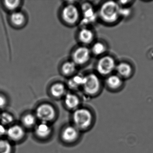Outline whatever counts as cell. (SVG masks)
<instances>
[{
  "label": "cell",
  "instance_id": "obj_9",
  "mask_svg": "<svg viewBox=\"0 0 153 153\" xmlns=\"http://www.w3.org/2000/svg\"><path fill=\"white\" fill-rule=\"evenodd\" d=\"M78 136V129L72 126L66 127L62 133V139L67 142H73L77 139Z\"/></svg>",
  "mask_w": 153,
  "mask_h": 153
},
{
  "label": "cell",
  "instance_id": "obj_10",
  "mask_svg": "<svg viewBox=\"0 0 153 153\" xmlns=\"http://www.w3.org/2000/svg\"><path fill=\"white\" fill-rule=\"evenodd\" d=\"M117 74L121 78H128L132 75L133 70L131 65L126 62H121L116 65Z\"/></svg>",
  "mask_w": 153,
  "mask_h": 153
},
{
  "label": "cell",
  "instance_id": "obj_25",
  "mask_svg": "<svg viewBox=\"0 0 153 153\" xmlns=\"http://www.w3.org/2000/svg\"><path fill=\"white\" fill-rule=\"evenodd\" d=\"M7 129L6 126L0 123V137H3L7 134Z\"/></svg>",
  "mask_w": 153,
  "mask_h": 153
},
{
  "label": "cell",
  "instance_id": "obj_17",
  "mask_svg": "<svg viewBox=\"0 0 153 153\" xmlns=\"http://www.w3.org/2000/svg\"><path fill=\"white\" fill-rule=\"evenodd\" d=\"M76 66L72 61L66 62L62 66V72L65 76L72 75L75 73L76 70Z\"/></svg>",
  "mask_w": 153,
  "mask_h": 153
},
{
  "label": "cell",
  "instance_id": "obj_18",
  "mask_svg": "<svg viewBox=\"0 0 153 153\" xmlns=\"http://www.w3.org/2000/svg\"><path fill=\"white\" fill-rule=\"evenodd\" d=\"M84 77L81 75H76L72 77L68 82L69 87L74 89L82 87L84 83Z\"/></svg>",
  "mask_w": 153,
  "mask_h": 153
},
{
  "label": "cell",
  "instance_id": "obj_24",
  "mask_svg": "<svg viewBox=\"0 0 153 153\" xmlns=\"http://www.w3.org/2000/svg\"><path fill=\"white\" fill-rule=\"evenodd\" d=\"M7 103L6 97L3 95L0 94V109L4 108Z\"/></svg>",
  "mask_w": 153,
  "mask_h": 153
},
{
  "label": "cell",
  "instance_id": "obj_4",
  "mask_svg": "<svg viewBox=\"0 0 153 153\" xmlns=\"http://www.w3.org/2000/svg\"><path fill=\"white\" fill-rule=\"evenodd\" d=\"M115 60L111 56L105 55L101 57L96 65L97 71L99 75L109 76L116 68Z\"/></svg>",
  "mask_w": 153,
  "mask_h": 153
},
{
  "label": "cell",
  "instance_id": "obj_12",
  "mask_svg": "<svg viewBox=\"0 0 153 153\" xmlns=\"http://www.w3.org/2000/svg\"><path fill=\"white\" fill-rule=\"evenodd\" d=\"M79 39L84 44H89L94 41V33L92 30L88 28H83L79 33Z\"/></svg>",
  "mask_w": 153,
  "mask_h": 153
},
{
  "label": "cell",
  "instance_id": "obj_8",
  "mask_svg": "<svg viewBox=\"0 0 153 153\" xmlns=\"http://www.w3.org/2000/svg\"><path fill=\"white\" fill-rule=\"evenodd\" d=\"M25 135V130L19 125H13L7 129L6 135L11 140L14 141L19 140L24 137Z\"/></svg>",
  "mask_w": 153,
  "mask_h": 153
},
{
  "label": "cell",
  "instance_id": "obj_14",
  "mask_svg": "<svg viewBox=\"0 0 153 153\" xmlns=\"http://www.w3.org/2000/svg\"><path fill=\"white\" fill-rule=\"evenodd\" d=\"M65 105L70 109H76L79 104V99L74 94L68 93L65 96L64 98Z\"/></svg>",
  "mask_w": 153,
  "mask_h": 153
},
{
  "label": "cell",
  "instance_id": "obj_21",
  "mask_svg": "<svg viewBox=\"0 0 153 153\" xmlns=\"http://www.w3.org/2000/svg\"><path fill=\"white\" fill-rule=\"evenodd\" d=\"M36 122V118L33 114H25L22 119V123L27 127H31L34 125Z\"/></svg>",
  "mask_w": 153,
  "mask_h": 153
},
{
  "label": "cell",
  "instance_id": "obj_22",
  "mask_svg": "<svg viewBox=\"0 0 153 153\" xmlns=\"http://www.w3.org/2000/svg\"><path fill=\"white\" fill-rule=\"evenodd\" d=\"M14 120L13 115L7 112H3L0 114L1 123L6 126L12 123Z\"/></svg>",
  "mask_w": 153,
  "mask_h": 153
},
{
  "label": "cell",
  "instance_id": "obj_5",
  "mask_svg": "<svg viewBox=\"0 0 153 153\" xmlns=\"http://www.w3.org/2000/svg\"><path fill=\"white\" fill-rule=\"evenodd\" d=\"M36 116L42 122L48 123L53 120L56 116L54 107L50 104H42L36 110Z\"/></svg>",
  "mask_w": 153,
  "mask_h": 153
},
{
  "label": "cell",
  "instance_id": "obj_6",
  "mask_svg": "<svg viewBox=\"0 0 153 153\" xmlns=\"http://www.w3.org/2000/svg\"><path fill=\"white\" fill-rule=\"evenodd\" d=\"M62 17L63 21L68 25H74L79 19V11L76 6L73 5H67L62 9Z\"/></svg>",
  "mask_w": 153,
  "mask_h": 153
},
{
  "label": "cell",
  "instance_id": "obj_13",
  "mask_svg": "<svg viewBox=\"0 0 153 153\" xmlns=\"http://www.w3.org/2000/svg\"><path fill=\"white\" fill-rule=\"evenodd\" d=\"M35 132L39 137L45 138L50 136L51 132V128L47 123L42 122L36 126Z\"/></svg>",
  "mask_w": 153,
  "mask_h": 153
},
{
  "label": "cell",
  "instance_id": "obj_20",
  "mask_svg": "<svg viewBox=\"0 0 153 153\" xmlns=\"http://www.w3.org/2000/svg\"><path fill=\"white\" fill-rule=\"evenodd\" d=\"M4 2V6L8 10L14 12L21 4V1L19 0H7Z\"/></svg>",
  "mask_w": 153,
  "mask_h": 153
},
{
  "label": "cell",
  "instance_id": "obj_23",
  "mask_svg": "<svg viewBox=\"0 0 153 153\" xmlns=\"http://www.w3.org/2000/svg\"><path fill=\"white\" fill-rule=\"evenodd\" d=\"M12 146L9 141L4 139H0V153H11Z\"/></svg>",
  "mask_w": 153,
  "mask_h": 153
},
{
  "label": "cell",
  "instance_id": "obj_19",
  "mask_svg": "<svg viewBox=\"0 0 153 153\" xmlns=\"http://www.w3.org/2000/svg\"><path fill=\"white\" fill-rule=\"evenodd\" d=\"M106 46L101 42H97L92 46V53L96 56L104 54L106 51Z\"/></svg>",
  "mask_w": 153,
  "mask_h": 153
},
{
  "label": "cell",
  "instance_id": "obj_11",
  "mask_svg": "<svg viewBox=\"0 0 153 153\" xmlns=\"http://www.w3.org/2000/svg\"><path fill=\"white\" fill-rule=\"evenodd\" d=\"M105 83L109 89L117 90L121 87L123 81L122 78L118 75H111L107 77Z\"/></svg>",
  "mask_w": 153,
  "mask_h": 153
},
{
  "label": "cell",
  "instance_id": "obj_3",
  "mask_svg": "<svg viewBox=\"0 0 153 153\" xmlns=\"http://www.w3.org/2000/svg\"><path fill=\"white\" fill-rule=\"evenodd\" d=\"M82 88L86 94L90 96L98 94L101 90V84L100 79L96 74L91 73L84 77Z\"/></svg>",
  "mask_w": 153,
  "mask_h": 153
},
{
  "label": "cell",
  "instance_id": "obj_15",
  "mask_svg": "<svg viewBox=\"0 0 153 153\" xmlns=\"http://www.w3.org/2000/svg\"><path fill=\"white\" fill-rule=\"evenodd\" d=\"M50 91L53 97L59 98L64 95L66 92V88L62 83H55L51 87Z\"/></svg>",
  "mask_w": 153,
  "mask_h": 153
},
{
  "label": "cell",
  "instance_id": "obj_1",
  "mask_svg": "<svg viewBox=\"0 0 153 153\" xmlns=\"http://www.w3.org/2000/svg\"><path fill=\"white\" fill-rule=\"evenodd\" d=\"M121 15L119 3L114 1H107L101 5L99 9L100 18L105 23L111 24L118 21Z\"/></svg>",
  "mask_w": 153,
  "mask_h": 153
},
{
  "label": "cell",
  "instance_id": "obj_2",
  "mask_svg": "<svg viewBox=\"0 0 153 153\" xmlns=\"http://www.w3.org/2000/svg\"><path fill=\"white\" fill-rule=\"evenodd\" d=\"M73 120L75 127L79 129H86L92 125L94 116L91 111L86 108H79L74 112Z\"/></svg>",
  "mask_w": 153,
  "mask_h": 153
},
{
  "label": "cell",
  "instance_id": "obj_16",
  "mask_svg": "<svg viewBox=\"0 0 153 153\" xmlns=\"http://www.w3.org/2000/svg\"><path fill=\"white\" fill-rule=\"evenodd\" d=\"M10 20L14 25L20 27L23 25L25 22V16L21 12L15 11L11 14Z\"/></svg>",
  "mask_w": 153,
  "mask_h": 153
},
{
  "label": "cell",
  "instance_id": "obj_7",
  "mask_svg": "<svg viewBox=\"0 0 153 153\" xmlns=\"http://www.w3.org/2000/svg\"><path fill=\"white\" fill-rule=\"evenodd\" d=\"M91 52L85 46H80L76 49L72 54V61L76 65H83L90 59Z\"/></svg>",
  "mask_w": 153,
  "mask_h": 153
}]
</instances>
